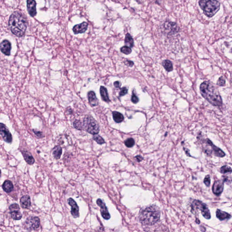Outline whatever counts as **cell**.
<instances>
[{
    "mask_svg": "<svg viewBox=\"0 0 232 232\" xmlns=\"http://www.w3.org/2000/svg\"><path fill=\"white\" fill-rule=\"evenodd\" d=\"M204 184L206 185V186L209 187L211 185V177L210 175H207L205 177L204 180Z\"/></svg>",
    "mask_w": 232,
    "mask_h": 232,
    "instance_id": "cell-33",
    "label": "cell"
},
{
    "mask_svg": "<svg viewBox=\"0 0 232 232\" xmlns=\"http://www.w3.org/2000/svg\"><path fill=\"white\" fill-rule=\"evenodd\" d=\"M10 212L15 211H20V208L19 205L17 204H13L11 205L9 208Z\"/></svg>",
    "mask_w": 232,
    "mask_h": 232,
    "instance_id": "cell-32",
    "label": "cell"
},
{
    "mask_svg": "<svg viewBox=\"0 0 232 232\" xmlns=\"http://www.w3.org/2000/svg\"><path fill=\"white\" fill-rule=\"evenodd\" d=\"M202 95L211 104L214 106H221L222 100L216 87L210 82L205 81L200 86Z\"/></svg>",
    "mask_w": 232,
    "mask_h": 232,
    "instance_id": "cell-1",
    "label": "cell"
},
{
    "mask_svg": "<svg viewBox=\"0 0 232 232\" xmlns=\"http://www.w3.org/2000/svg\"><path fill=\"white\" fill-rule=\"evenodd\" d=\"M191 212L192 213L195 211L197 210H200L202 216L205 218L210 219L211 218V214L210 211L208 210L207 206L206 204L203 203L199 200H195L192 203L191 206Z\"/></svg>",
    "mask_w": 232,
    "mask_h": 232,
    "instance_id": "cell-6",
    "label": "cell"
},
{
    "mask_svg": "<svg viewBox=\"0 0 232 232\" xmlns=\"http://www.w3.org/2000/svg\"><path fill=\"white\" fill-rule=\"evenodd\" d=\"M135 158L136 160L138 162H141V161H142L143 160V158L141 155H137Z\"/></svg>",
    "mask_w": 232,
    "mask_h": 232,
    "instance_id": "cell-39",
    "label": "cell"
},
{
    "mask_svg": "<svg viewBox=\"0 0 232 232\" xmlns=\"http://www.w3.org/2000/svg\"><path fill=\"white\" fill-rule=\"evenodd\" d=\"M11 43L9 41L5 39L0 44V49L2 53L6 55L9 56L11 54Z\"/></svg>",
    "mask_w": 232,
    "mask_h": 232,
    "instance_id": "cell-13",
    "label": "cell"
},
{
    "mask_svg": "<svg viewBox=\"0 0 232 232\" xmlns=\"http://www.w3.org/2000/svg\"><path fill=\"white\" fill-rule=\"evenodd\" d=\"M125 44L126 46H128L129 47H132L134 45V40L131 34L129 33L126 34L125 39Z\"/></svg>",
    "mask_w": 232,
    "mask_h": 232,
    "instance_id": "cell-24",
    "label": "cell"
},
{
    "mask_svg": "<svg viewBox=\"0 0 232 232\" xmlns=\"http://www.w3.org/2000/svg\"><path fill=\"white\" fill-rule=\"evenodd\" d=\"M216 216L217 218L220 221H223L225 219H229L231 218V216L229 213L218 209L216 212Z\"/></svg>",
    "mask_w": 232,
    "mask_h": 232,
    "instance_id": "cell-17",
    "label": "cell"
},
{
    "mask_svg": "<svg viewBox=\"0 0 232 232\" xmlns=\"http://www.w3.org/2000/svg\"><path fill=\"white\" fill-rule=\"evenodd\" d=\"M9 26L13 34L20 37L24 36L26 32L27 22L21 13L15 11L10 16Z\"/></svg>",
    "mask_w": 232,
    "mask_h": 232,
    "instance_id": "cell-3",
    "label": "cell"
},
{
    "mask_svg": "<svg viewBox=\"0 0 232 232\" xmlns=\"http://www.w3.org/2000/svg\"><path fill=\"white\" fill-rule=\"evenodd\" d=\"M220 172L222 174H226L227 173H231L232 172V168L227 165H223L221 168H220Z\"/></svg>",
    "mask_w": 232,
    "mask_h": 232,
    "instance_id": "cell-27",
    "label": "cell"
},
{
    "mask_svg": "<svg viewBox=\"0 0 232 232\" xmlns=\"http://www.w3.org/2000/svg\"><path fill=\"white\" fill-rule=\"evenodd\" d=\"M124 63L127 66H129V67H132V66L134 64V63L132 61H130V60H126L124 61Z\"/></svg>",
    "mask_w": 232,
    "mask_h": 232,
    "instance_id": "cell-37",
    "label": "cell"
},
{
    "mask_svg": "<svg viewBox=\"0 0 232 232\" xmlns=\"http://www.w3.org/2000/svg\"><path fill=\"white\" fill-rule=\"evenodd\" d=\"M131 100H132V102L133 103H135V104L137 103L139 101L138 98L137 97V96H136L134 93L132 95Z\"/></svg>",
    "mask_w": 232,
    "mask_h": 232,
    "instance_id": "cell-36",
    "label": "cell"
},
{
    "mask_svg": "<svg viewBox=\"0 0 232 232\" xmlns=\"http://www.w3.org/2000/svg\"><path fill=\"white\" fill-rule=\"evenodd\" d=\"M62 153V148L60 146H56L53 150V155L56 159H59Z\"/></svg>",
    "mask_w": 232,
    "mask_h": 232,
    "instance_id": "cell-23",
    "label": "cell"
},
{
    "mask_svg": "<svg viewBox=\"0 0 232 232\" xmlns=\"http://www.w3.org/2000/svg\"><path fill=\"white\" fill-rule=\"evenodd\" d=\"M195 221H196V222L197 223H198V224H199V223H200V220H199V219H198V218H197V219H196Z\"/></svg>",
    "mask_w": 232,
    "mask_h": 232,
    "instance_id": "cell-42",
    "label": "cell"
},
{
    "mask_svg": "<svg viewBox=\"0 0 232 232\" xmlns=\"http://www.w3.org/2000/svg\"><path fill=\"white\" fill-rule=\"evenodd\" d=\"M100 92L102 100L106 102H109L110 100H109L108 92L106 88L103 86H101Z\"/></svg>",
    "mask_w": 232,
    "mask_h": 232,
    "instance_id": "cell-21",
    "label": "cell"
},
{
    "mask_svg": "<svg viewBox=\"0 0 232 232\" xmlns=\"http://www.w3.org/2000/svg\"><path fill=\"white\" fill-rule=\"evenodd\" d=\"M211 149L212 152L214 153V155L216 156H218L219 158H223L225 155V154L224 152L220 149L219 148H218L216 146H215L213 144L212 142H211Z\"/></svg>",
    "mask_w": 232,
    "mask_h": 232,
    "instance_id": "cell-19",
    "label": "cell"
},
{
    "mask_svg": "<svg viewBox=\"0 0 232 232\" xmlns=\"http://www.w3.org/2000/svg\"><path fill=\"white\" fill-rule=\"evenodd\" d=\"M68 203L71 206V213L72 216L74 218L79 217V208L76 202L72 198H69L68 200Z\"/></svg>",
    "mask_w": 232,
    "mask_h": 232,
    "instance_id": "cell-14",
    "label": "cell"
},
{
    "mask_svg": "<svg viewBox=\"0 0 232 232\" xmlns=\"http://www.w3.org/2000/svg\"><path fill=\"white\" fill-rule=\"evenodd\" d=\"M74 126L75 128L79 130L83 129V123L79 120H75L74 122Z\"/></svg>",
    "mask_w": 232,
    "mask_h": 232,
    "instance_id": "cell-28",
    "label": "cell"
},
{
    "mask_svg": "<svg viewBox=\"0 0 232 232\" xmlns=\"http://www.w3.org/2000/svg\"><path fill=\"white\" fill-rule=\"evenodd\" d=\"M162 65L165 69L168 72L172 71L173 70V65L172 63L169 60H165L162 62Z\"/></svg>",
    "mask_w": 232,
    "mask_h": 232,
    "instance_id": "cell-25",
    "label": "cell"
},
{
    "mask_svg": "<svg viewBox=\"0 0 232 232\" xmlns=\"http://www.w3.org/2000/svg\"><path fill=\"white\" fill-rule=\"evenodd\" d=\"M1 170H0V177H1Z\"/></svg>",
    "mask_w": 232,
    "mask_h": 232,
    "instance_id": "cell-43",
    "label": "cell"
},
{
    "mask_svg": "<svg viewBox=\"0 0 232 232\" xmlns=\"http://www.w3.org/2000/svg\"><path fill=\"white\" fill-rule=\"evenodd\" d=\"M89 103L92 107L98 105V101L96 96L95 92L93 91H90L88 95Z\"/></svg>",
    "mask_w": 232,
    "mask_h": 232,
    "instance_id": "cell-16",
    "label": "cell"
},
{
    "mask_svg": "<svg viewBox=\"0 0 232 232\" xmlns=\"http://www.w3.org/2000/svg\"><path fill=\"white\" fill-rule=\"evenodd\" d=\"M127 92H128L127 89L125 87H123L121 89V91L119 92V95L120 96H123L125 95L127 93Z\"/></svg>",
    "mask_w": 232,
    "mask_h": 232,
    "instance_id": "cell-35",
    "label": "cell"
},
{
    "mask_svg": "<svg viewBox=\"0 0 232 232\" xmlns=\"http://www.w3.org/2000/svg\"><path fill=\"white\" fill-rule=\"evenodd\" d=\"M120 50H121V52H122V53L125 54H130L132 52V49L131 48L127 46H123L121 48Z\"/></svg>",
    "mask_w": 232,
    "mask_h": 232,
    "instance_id": "cell-31",
    "label": "cell"
},
{
    "mask_svg": "<svg viewBox=\"0 0 232 232\" xmlns=\"http://www.w3.org/2000/svg\"><path fill=\"white\" fill-rule=\"evenodd\" d=\"M0 135H1L5 142L9 143L12 142L11 134L6 126L2 123H0Z\"/></svg>",
    "mask_w": 232,
    "mask_h": 232,
    "instance_id": "cell-8",
    "label": "cell"
},
{
    "mask_svg": "<svg viewBox=\"0 0 232 232\" xmlns=\"http://www.w3.org/2000/svg\"><path fill=\"white\" fill-rule=\"evenodd\" d=\"M125 144L127 148H132L135 144V141L133 139L130 138L125 141Z\"/></svg>",
    "mask_w": 232,
    "mask_h": 232,
    "instance_id": "cell-30",
    "label": "cell"
},
{
    "mask_svg": "<svg viewBox=\"0 0 232 232\" xmlns=\"http://www.w3.org/2000/svg\"><path fill=\"white\" fill-rule=\"evenodd\" d=\"M10 213H11V217L14 220H20L22 216L20 211H11L10 212Z\"/></svg>",
    "mask_w": 232,
    "mask_h": 232,
    "instance_id": "cell-26",
    "label": "cell"
},
{
    "mask_svg": "<svg viewBox=\"0 0 232 232\" xmlns=\"http://www.w3.org/2000/svg\"><path fill=\"white\" fill-rule=\"evenodd\" d=\"M33 132H34V133L38 137H42V132H39V131H36V130H33Z\"/></svg>",
    "mask_w": 232,
    "mask_h": 232,
    "instance_id": "cell-38",
    "label": "cell"
},
{
    "mask_svg": "<svg viewBox=\"0 0 232 232\" xmlns=\"http://www.w3.org/2000/svg\"><path fill=\"white\" fill-rule=\"evenodd\" d=\"M160 216L159 208L156 205H153L146 207L141 210L139 213V220L143 225H151L159 221Z\"/></svg>",
    "mask_w": 232,
    "mask_h": 232,
    "instance_id": "cell-2",
    "label": "cell"
},
{
    "mask_svg": "<svg viewBox=\"0 0 232 232\" xmlns=\"http://www.w3.org/2000/svg\"><path fill=\"white\" fill-rule=\"evenodd\" d=\"M83 129L92 135L97 134L100 132V127L97 121L90 116H86L84 119Z\"/></svg>",
    "mask_w": 232,
    "mask_h": 232,
    "instance_id": "cell-5",
    "label": "cell"
},
{
    "mask_svg": "<svg viewBox=\"0 0 232 232\" xmlns=\"http://www.w3.org/2000/svg\"><path fill=\"white\" fill-rule=\"evenodd\" d=\"M37 2L35 0H27V8L30 16L34 17L37 14Z\"/></svg>",
    "mask_w": 232,
    "mask_h": 232,
    "instance_id": "cell-12",
    "label": "cell"
},
{
    "mask_svg": "<svg viewBox=\"0 0 232 232\" xmlns=\"http://www.w3.org/2000/svg\"><path fill=\"white\" fill-rule=\"evenodd\" d=\"M23 156L24 157L26 162L29 165H32L34 163V159L30 152L27 150H24L22 152Z\"/></svg>",
    "mask_w": 232,
    "mask_h": 232,
    "instance_id": "cell-18",
    "label": "cell"
},
{
    "mask_svg": "<svg viewBox=\"0 0 232 232\" xmlns=\"http://www.w3.org/2000/svg\"><path fill=\"white\" fill-rule=\"evenodd\" d=\"M2 188L5 192L6 193H10L13 190L14 186L12 182L10 180H6L3 183Z\"/></svg>",
    "mask_w": 232,
    "mask_h": 232,
    "instance_id": "cell-20",
    "label": "cell"
},
{
    "mask_svg": "<svg viewBox=\"0 0 232 232\" xmlns=\"http://www.w3.org/2000/svg\"><path fill=\"white\" fill-rule=\"evenodd\" d=\"M97 204L100 207L101 213L103 218L106 220L109 219L111 216L105 203L101 199H98L97 200Z\"/></svg>",
    "mask_w": 232,
    "mask_h": 232,
    "instance_id": "cell-10",
    "label": "cell"
},
{
    "mask_svg": "<svg viewBox=\"0 0 232 232\" xmlns=\"http://www.w3.org/2000/svg\"><path fill=\"white\" fill-rule=\"evenodd\" d=\"M224 183L223 180H218L214 182L212 188L213 194L217 196L222 194L224 188Z\"/></svg>",
    "mask_w": 232,
    "mask_h": 232,
    "instance_id": "cell-9",
    "label": "cell"
},
{
    "mask_svg": "<svg viewBox=\"0 0 232 232\" xmlns=\"http://www.w3.org/2000/svg\"><path fill=\"white\" fill-rule=\"evenodd\" d=\"M114 86L117 88H119L120 86V83L119 81H116L114 83Z\"/></svg>",
    "mask_w": 232,
    "mask_h": 232,
    "instance_id": "cell-40",
    "label": "cell"
},
{
    "mask_svg": "<svg viewBox=\"0 0 232 232\" xmlns=\"http://www.w3.org/2000/svg\"><path fill=\"white\" fill-rule=\"evenodd\" d=\"M217 85H218L219 86H223L225 84V80L224 78L223 77H221L218 79V81Z\"/></svg>",
    "mask_w": 232,
    "mask_h": 232,
    "instance_id": "cell-34",
    "label": "cell"
},
{
    "mask_svg": "<svg viewBox=\"0 0 232 232\" xmlns=\"http://www.w3.org/2000/svg\"><path fill=\"white\" fill-rule=\"evenodd\" d=\"M21 206L24 208H29L31 206V198L28 195L23 196L20 200Z\"/></svg>",
    "mask_w": 232,
    "mask_h": 232,
    "instance_id": "cell-15",
    "label": "cell"
},
{
    "mask_svg": "<svg viewBox=\"0 0 232 232\" xmlns=\"http://www.w3.org/2000/svg\"><path fill=\"white\" fill-rule=\"evenodd\" d=\"M26 228L29 231L36 230L40 225V220L37 217H31L28 218L25 222Z\"/></svg>",
    "mask_w": 232,
    "mask_h": 232,
    "instance_id": "cell-7",
    "label": "cell"
},
{
    "mask_svg": "<svg viewBox=\"0 0 232 232\" xmlns=\"http://www.w3.org/2000/svg\"><path fill=\"white\" fill-rule=\"evenodd\" d=\"M88 23L85 21L83 22L80 24H77L73 27V32L75 34L84 33L88 29Z\"/></svg>",
    "mask_w": 232,
    "mask_h": 232,
    "instance_id": "cell-11",
    "label": "cell"
},
{
    "mask_svg": "<svg viewBox=\"0 0 232 232\" xmlns=\"http://www.w3.org/2000/svg\"><path fill=\"white\" fill-rule=\"evenodd\" d=\"M93 139L97 143L99 144H102L105 143V141L104 139L100 135L97 134H95L93 137Z\"/></svg>",
    "mask_w": 232,
    "mask_h": 232,
    "instance_id": "cell-29",
    "label": "cell"
},
{
    "mask_svg": "<svg viewBox=\"0 0 232 232\" xmlns=\"http://www.w3.org/2000/svg\"><path fill=\"white\" fill-rule=\"evenodd\" d=\"M199 6L206 16L212 17L219 11L220 4L217 0H200Z\"/></svg>",
    "mask_w": 232,
    "mask_h": 232,
    "instance_id": "cell-4",
    "label": "cell"
},
{
    "mask_svg": "<svg viewBox=\"0 0 232 232\" xmlns=\"http://www.w3.org/2000/svg\"><path fill=\"white\" fill-rule=\"evenodd\" d=\"M112 117L113 120L117 123H120L122 122L124 120V117L123 115L118 112L114 111L112 112Z\"/></svg>",
    "mask_w": 232,
    "mask_h": 232,
    "instance_id": "cell-22",
    "label": "cell"
},
{
    "mask_svg": "<svg viewBox=\"0 0 232 232\" xmlns=\"http://www.w3.org/2000/svg\"><path fill=\"white\" fill-rule=\"evenodd\" d=\"M184 150H185V153H186V154L188 156H191L190 153H189L190 151H189V150L187 149V148H184Z\"/></svg>",
    "mask_w": 232,
    "mask_h": 232,
    "instance_id": "cell-41",
    "label": "cell"
}]
</instances>
